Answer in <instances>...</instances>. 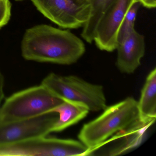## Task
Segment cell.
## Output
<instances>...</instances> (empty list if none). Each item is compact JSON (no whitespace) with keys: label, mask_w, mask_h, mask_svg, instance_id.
Here are the masks:
<instances>
[{"label":"cell","mask_w":156,"mask_h":156,"mask_svg":"<svg viewBox=\"0 0 156 156\" xmlns=\"http://www.w3.org/2000/svg\"><path fill=\"white\" fill-rule=\"evenodd\" d=\"M141 5L139 2H135L128 10L118 32V44L122 43L132 32L135 30L136 17L139 9Z\"/></svg>","instance_id":"cell-13"},{"label":"cell","mask_w":156,"mask_h":156,"mask_svg":"<svg viewBox=\"0 0 156 156\" xmlns=\"http://www.w3.org/2000/svg\"><path fill=\"white\" fill-rule=\"evenodd\" d=\"M41 84L62 100L79 102L89 111L104 110L107 106L103 86L88 83L75 76H61L51 73Z\"/></svg>","instance_id":"cell-4"},{"label":"cell","mask_w":156,"mask_h":156,"mask_svg":"<svg viewBox=\"0 0 156 156\" xmlns=\"http://www.w3.org/2000/svg\"><path fill=\"white\" fill-rule=\"evenodd\" d=\"M63 101L41 84L8 98L0 107V120L15 121L39 116L51 112Z\"/></svg>","instance_id":"cell-3"},{"label":"cell","mask_w":156,"mask_h":156,"mask_svg":"<svg viewBox=\"0 0 156 156\" xmlns=\"http://www.w3.org/2000/svg\"><path fill=\"white\" fill-rule=\"evenodd\" d=\"M16 1H23V0H16Z\"/></svg>","instance_id":"cell-17"},{"label":"cell","mask_w":156,"mask_h":156,"mask_svg":"<svg viewBox=\"0 0 156 156\" xmlns=\"http://www.w3.org/2000/svg\"><path fill=\"white\" fill-rule=\"evenodd\" d=\"M136 1L138 0H115L107 9L94 37V42L99 50L108 52L116 50L119 29L129 9Z\"/></svg>","instance_id":"cell-8"},{"label":"cell","mask_w":156,"mask_h":156,"mask_svg":"<svg viewBox=\"0 0 156 156\" xmlns=\"http://www.w3.org/2000/svg\"><path fill=\"white\" fill-rule=\"evenodd\" d=\"M89 111L88 108L82 103L64 100L51 112L59 115L53 132H60L75 125L86 117Z\"/></svg>","instance_id":"cell-11"},{"label":"cell","mask_w":156,"mask_h":156,"mask_svg":"<svg viewBox=\"0 0 156 156\" xmlns=\"http://www.w3.org/2000/svg\"><path fill=\"white\" fill-rule=\"evenodd\" d=\"M44 17L64 29L83 27L91 15L87 0H31Z\"/></svg>","instance_id":"cell-6"},{"label":"cell","mask_w":156,"mask_h":156,"mask_svg":"<svg viewBox=\"0 0 156 156\" xmlns=\"http://www.w3.org/2000/svg\"><path fill=\"white\" fill-rule=\"evenodd\" d=\"M138 1L147 9H155L156 7V0H138Z\"/></svg>","instance_id":"cell-15"},{"label":"cell","mask_w":156,"mask_h":156,"mask_svg":"<svg viewBox=\"0 0 156 156\" xmlns=\"http://www.w3.org/2000/svg\"><path fill=\"white\" fill-rule=\"evenodd\" d=\"M139 121L137 101L128 97L107 107L99 116L84 124L78 134V139L88 149L87 154L88 155L114 134Z\"/></svg>","instance_id":"cell-2"},{"label":"cell","mask_w":156,"mask_h":156,"mask_svg":"<svg viewBox=\"0 0 156 156\" xmlns=\"http://www.w3.org/2000/svg\"><path fill=\"white\" fill-rule=\"evenodd\" d=\"M12 5L9 0L0 2V29L6 25L11 16Z\"/></svg>","instance_id":"cell-14"},{"label":"cell","mask_w":156,"mask_h":156,"mask_svg":"<svg viewBox=\"0 0 156 156\" xmlns=\"http://www.w3.org/2000/svg\"><path fill=\"white\" fill-rule=\"evenodd\" d=\"M1 1H2V0H0V2Z\"/></svg>","instance_id":"cell-18"},{"label":"cell","mask_w":156,"mask_h":156,"mask_svg":"<svg viewBox=\"0 0 156 156\" xmlns=\"http://www.w3.org/2000/svg\"><path fill=\"white\" fill-rule=\"evenodd\" d=\"M137 103L140 121L147 124L154 122L156 118V68L147 76Z\"/></svg>","instance_id":"cell-10"},{"label":"cell","mask_w":156,"mask_h":156,"mask_svg":"<svg viewBox=\"0 0 156 156\" xmlns=\"http://www.w3.org/2000/svg\"><path fill=\"white\" fill-rule=\"evenodd\" d=\"M91 6V15L83 27L81 36L89 44L94 42L96 29L107 9L115 0H87Z\"/></svg>","instance_id":"cell-12"},{"label":"cell","mask_w":156,"mask_h":156,"mask_svg":"<svg viewBox=\"0 0 156 156\" xmlns=\"http://www.w3.org/2000/svg\"><path fill=\"white\" fill-rule=\"evenodd\" d=\"M4 78L2 73L0 71V107L2 102L4 98Z\"/></svg>","instance_id":"cell-16"},{"label":"cell","mask_w":156,"mask_h":156,"mask_svg":"<svg viewBox=\"0 0 156 156\" xmlns=\"http://www.w3.org/2000/svg\"><path fill=\"white\" fill-rule=\"evenodd\" d=\"M41 137L0 148V156H86L81 141Z\"/></svg>","instance_id":"cell-5"},{"label":"cell","mask_w":156,"mask_h":156,"mask_svg":"<svg viewBox=\"0 0 156 156\" xmlns=\"http://www.w3.org/2000/svg\"><path fill=\"white\" fill-rule=\"evenodd\" d=\"M59 115L50 112L29 119L0 120V148L46 136L53 132Z\"/></svg>","instance_id":"cell-7"},{"label":"cell","mask_w":156,"mask_h":156,"mask_svg":"<svg viewBox=\"0 0 156 156\" xmlns=\"http://www.w3.org/2000/svg\"><path fill=\"white\" fill-rule=\"evenodd\" d=\"M145 37L136 30L118 44L116 66L126 74L133 73L140 65L145 53Z\"/></svg>","instance_id":"cell-9"},{"label":"cell","mask_w":156,"mask_h":156,"mask_svg":"<svg viewBox=\"0 0 156 156\" xmlns=\"http://www.w3.org/2000/svg\"><path fill=\"white\" fill-rule=\"evenodd\" d=\"M85 51L83 40L72 32L46 24L26 30L22 41V55L28 61L69 65Z\"/></svg>","instance_id":"cell-1"}]
</instances>
